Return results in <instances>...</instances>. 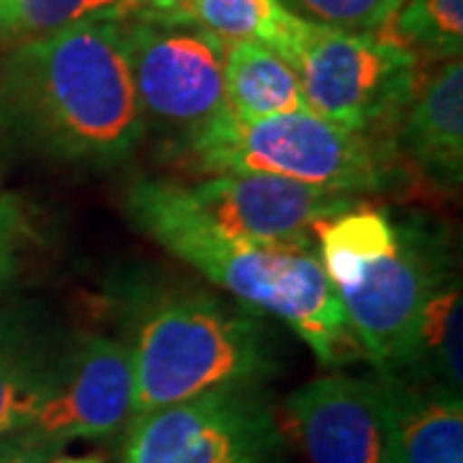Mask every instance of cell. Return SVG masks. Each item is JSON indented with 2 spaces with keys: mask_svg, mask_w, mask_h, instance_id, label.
I'll use <instances>...</instances> for the list:
<instances>
[{
  "mask_svg": "<svg viewBox=\"0 0 463 463\" xmlns=\"http://www.w3.org/2000/svg\"><path fill=\"white\" fill-rule=\"evenodd\" d=\"M147 132L118 21H85L0 57V145L75 165L114 167Z\"/></svg>",
  "mask_w": 463,
  "mask_h": 463,
  "instance_id": "obj_1",
  "label": "cell"
},
{
  "mask_svg": "<svg viewBox=\"0 0 463 463\" xmlns=\"http://www.w3.org/2000/svg\"><path fill=\"white\" fill-rule=\"evenodd\" d=\"M124 206L134 224L170 255L196 268L242 307L281 319L325 368L364 361L343 304L319 265L317 245L230 237L212 227L173 181H134Z\"/></svg>",
  "mask_w": 463,
  "mask_h": 463,
  "instance_id": "obj_2",
  "label": "cell"
},
{
  "mask_svg": "<svg viewBox=\"0 0 463 463\" xmlns=\"http://www.w3.org/2000/svg\"><path fill=\"white\" fill-rule=\"evenodd\" d=\"M137 417L232 386H263L279 371L260 317L196 288H165L137 301L132 337Z\"/></svg>",
  "mask_w": 463,
  "mask_h": 463,
  "instance_id": "obj_3",
  "label": "cell"
},
{
  "mask_svg": "<svg viewBox=\"0 0 463 463\" xmlns=\"http://www.w3.org/2000/svg\"><path fill=\"white\" fill-rule=\"evenodd\" d=\"M194 165L209 173H265L365 199L407 183L394 142L347 132L312 111L240 121L230 114L183 139Z\"/></svg>",
  "mask_w": 463,
  "mask_h": 463,
  "instance_id": "obj_4",
  "label": "cell"
},
{
  "mask_svg": "<svg viewBox=\"0 0 463 463\" xmlns=\"http://www.w3.org/2000/svg\"><path fill=\"white\" fill-rule=\"evenodd\" d=\"M288 65L312 114L347 132L383 137L420 85V57L381 33L309 24Z\"/></svg>",
  "mask_w": 463,
  "mask_h": 463,
  "instance_id": "obj_5",
  "label": "cell"
},
{
  "mask_svg": "<svg viewBox=\"0 0 463 463\" xmlns=\"http://www.w3.org/2000/svg\"><path fill=\"white\" fill-rule=\"evenodd\" d=\"M448 265V242L417 219L397 222L394 245L335 283L350 330L376 373L404 376L425 298Z\"/></svg>",
  "mask_w": 463,
  "mask_h": 463,
  "instance_id": "obj_6",
  "label": "cell"
},
{
  "mask_svg": "<svg viewBox=\"0 0 463 463\" xmlns=\"http://www.w3.org/2000/svg\"><path fill=\"white\" fill-rule=\"evenodd\" d=\"M279 412L263 386H232L127 422L121 463H281Z\"/></svg>",
  "mask_w": 463,
  "mask_h": 463,
  "instance_id": "obj_7",
  "label": "cell"
},
{
  "mask_svg": "<svg viewBox=\"0 0 463 463\" xmlns=\"http://www.w3.org/2000/svg\"><path fill=\"white\" fill-rule=\"evenodd\" d=\"M118 36L145 127L188 139L227 111V42L194 26L118 21Z\"/></svg>",
  "mask_w": 463,
  "mask_h": 463,
  "instance_id": "obj_8",
  "label": "cell"
},
{
  "mask_svg": "<svg viewBox=\"0 0 463 463\" xmlns=\"http://www.w3.org/2000/svg\"><path fill=\"white\" fill-rule=\"evenodd\" d=\"M281 432L309 463H397L392 407L381 379L325 373L283 402Z\"/></svg>",
  "mask_w": 463,
  "mask_h": 463,
  "instance_id": "obj_9",
  "label": "cell"
},
{
  "mask_svg": "<svg viewBox=\"0 0 463 463\" xmlns=\"http://www.w3.org/2000/svg\"><path fill=\"white\" fill-rule=\"evenodd\" d=\"M183 194L219 232L268 245H317L322 222L364 203L358 196L265 173H222L183 185Z\"/></svg>",
  "mask_w": 463,
  "mask_h": 463,
  "instance_id": "obj_10",
  "label": "cell"
},
{
  "mask_svg": "<svg viewBox=\"0 0 463 463\" xmlns=\"http://www.w3.org/2000/svg\"><path fill=\"white\" fill-rule=\"evenodd\" d=\"M132 386L127 343L99 332L65 340L50 397L32 430L62 450L75 440L109 438L129 422Z\"/></svg>",
  "mask_w": 463,
  "mask_h": 463,
  "instance_id": "obj_11",
  "label": "cell"
},
{
  "mask_svg": "<svg viewBox=\"0 0 463 463\" xmlns=\"http://www.w3.org/2000/svg\"><path fill=\"white\" fill-rule=\"evenodd\" d=\"M394 147L425 181L448 194L463 181V65L443 60L417 85L394 127Z\"/></svg>",
  "mask_w": 463,
  "mask_h": 463,
  "instance_id": "obj_12",
  "label": "cell"
},
{
  "mask_svg": "<svg viewBox=\"0 0 463 463\" xmlns=\"http://www.w3.org/2000/svg\"><path fill=\"white\" fill-rule=\"evenodd\" d=\"M62 343L39 309H0V438L33 425L50 397Z\"/></svg>",
  "mask_w": 463,
  "mask_h": 463,
  "instance_id": "obj_13",
  "label": "cell"
},
{
  "mask_svg": "<svg viewBox=\"0 0 463 463\" xmlns=\"http://www.w3.org/2000/svg\"><path fill=\"white\" fill-rule=\"evenodd\" d=\"M386 389L397 463H463V402L420 381L379 373Z\"/></svg>",
  "mask_w": 463,
  "mask_h": 463,
  "instance_id": "obj_14",
  "label": "cell"
},
{
  "mask_svg": "<svg viewBox=\"0 0 463 463\" xmlns=\"http://www.w3.org/2000/svg\"><path fill=\"white\" fill-rule=\"evenodd\" d=\"M134 18L194 26L214 33L222 42H258L291 62L309 24L288 14L279 0H175L165 8L137 14Z\"/></svg>",
  "mask_w": 463,
  "mask_h": 463,
  "instance_id": "obj_15",
  "label": "cell"
},
{
  "mask_svg": "<svg viewBox=\"0 0 463 463\" xmlns=\"http://www.w3.org/2000/svg\"><path fill=\"white\" fill-rule=\"evenodd\" d=\"M227 109L240 121L312 111L297 70L258 42H230L224 57Z\"/></svg>",
  "mask_w": 463,
  "mask_h": 463,
  "instance_id": "obj_16",
  "label": "cell"
},
{
  "mask_svg": "<svg viewBox=\"0 0 463 463\" xmlns=\"http://www.w3.org/2000/svg\"><path fill=\"white\" fill-rule=\"evenodd\" d=\"M461 279L458 270L448 265L422 304L412 361L402 379L417 376L425 386L461 397Z\"/></svg>",
  "mask_w": 463,
  "mask_h": 463,
  "instance_id": "obj_17",
  "label": "cell"
},
{
  "mask_svg": "<svg viewBox=\"0 0 463 463\" xmlns=\"http://www.w3.org/2000/svg\"><path fill=\"white\" fill-rule=\"evenodd\" d=\"M417 57L453 60L463 50V0H404L381 29Z\"/></svg>",
  "mask_w": 463,
  "mask_h": 463,
  "instance_id": "obj_18",
  "label": "cell"
},
{
  "mask_svg": "<svg viewBox=\"0 0 463 463\" xmlns=\"http://www.w3.org/2000/svg\"><path fill=\"white\" fill-rule=\"evenodd\" d=\"M137 14L132 0H18L8 47L44 39L85 21H127Z\"/></svg>",
  "mask_w": 463,
  "mask_h": 463,
  "instance_id": "obj_19",
  "label": "cell"
},
{
  "mask_svg": "<svg viewBox=\"0 0 463 463\" xmlns=\"http://www.w3.org/2000/svg\"><path fill=\"white\" fill-rule=\"evenodd\" d=\"M307 24L353 33H379L404 0H279Z\"/></svg>",
  "mask_w": 463,
  "mask_h": 463,
  "instance_id": "obj_20",
  "label": "cell"
},
{
  "mask_svg": "<svg viewBox=\"0 0 463 463\" xmlns=\"http://www.w3.org/2000/svg\"><path fill=\"white\" fill-rule=\"evenodd\" d=\"M29 237V222L16 196H0V286L18 270V258Z\"/></svg>",
  "mask_w": 463,
  "mask_h": 463,
  "instance_id": "obj_21",
  "label": "cell"
},
{
  "mask_svg": "<svg viewBox=\"0 0 463 463\" xmlns=\"http://www.w3.org/2000/svg\"><path fill=\"white\" fill-rule=\"evenodd\" d=\"M60 453L62 448L42 438L32 428L0 438V463H50Z\"/></svg>",
  "mask_w": 463,
  "mask_h": 463,
  "instance_id": "obj_22",
  "label": "cell"
},
{
  "mask_svg": "<svg viewBox=\"0 0 463 463\" xmlns=\"http://www.w3.org/2000/svg\"><path fill=\"white\" fill-rule=\"evenodd\" d=\"M18 0H0V44L8 47L11 33H14V24H16Z\"/></svg>",
  "mask_w": 463,
  "mask_h": 463,
  "instance_id": "obj_23",
  "label": "cell"
},
{
  "mask_svg": "<svg viewBox=\"0 0 463 463\" xmlns=\"http://www.w3.org/2000/svg\"><path fill=\"white\" fill-rule=\"evenodd\" d=\"M132 3L137 5V14H147V11H157V8H165V5L175 3V0H132ZM137 14H134V16H137Z\"/></svg>",
  "mask_w": 463,
  "mask_h": 463,
  "instance_id": "obj_24",
  "label": "cell"
},
{
  "mask_svg": "<svg viewBox=\"0 0 463 463\" xmlns=\"http://www.w3.org/2000/svg\"><path fill=\"white\" fill-rule=\"evenodd\" d=\"M50 463H103L99 456H57Z\"/></svg>",
  "mask_w": 463,
  "mask_h": 463,
  "instance_id": "obj_25",
  "label": "cell"
}]
</instances>
